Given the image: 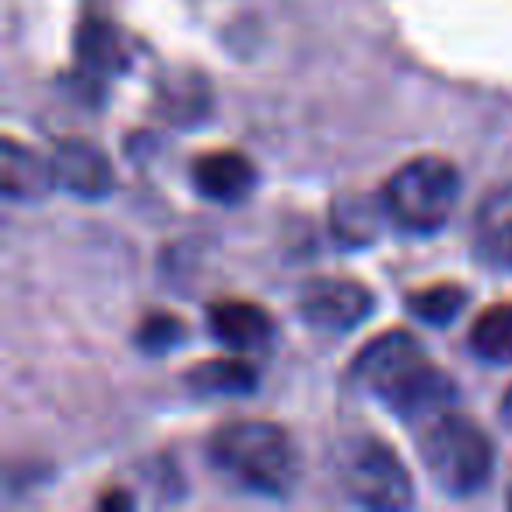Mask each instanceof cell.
Segmentation results:
<instances>
[{
	"label": "cell",
	"instance_id": "18",
	"mask_svg": "<svg viewBox=\"0 0 512 512\" xmlns=\"http://www.w3.org/2000/svg\"><path fill=\"white\" fill-rule=\"evenodd\" d=\"M498 418L505 421V428H512V386H509V390H505L502 404H498Z\"/></svg>",
	"mask_w": 512,
	"mask_h": 512
},
{
	"label": "cell",
	"instance_id": "11",
	"mask_svg": "<svg viewBox=\"0 0 512 512\" xmlns=\"http://www.w3.org/2000/svg\"><path fill=\"white\" fill-rule=\"evenodd\" d=\"M0 186L8 200H39L53 190L50 158H39L15 137H4L0 148Z\"/></svg>",
	"mask_w": 512,
	"mask_h": 512
},
{
	"label": "cell",
	"instance_id": "9",
	"mask_svg": "<svg viewBox=\"0 0 512 512\" xmlns=\"http://www.w3.org/2000/svg\"><path fill=\"white\" fill-rule=\"evenodd\" d=\"M474 253L491 271H512V186L491 190L477 207Z\"/></svg>",
	"mask_w": 512,
	"mask_h": 512
},
{
	"label": "cell",
	"instance_id": "7",
	"mask_svg": "<svg viewBox=\"0 0 512 512\" xmlns=\"http://www.w3.org/2000/svg\"><path fill=\"white\" fill-rule=\"evenodd\" d=\"M50 169L53 186L81 200H102L116 186L113 165L102 155V148H95L92 141H81V137H67L53 148Z\"/></svg>",
	"mask_w": 512,
	"mask_h": 512
},
{
	"label": "cell",
	"instance_id": "15",
	"mask_svg": "<svg viewBox=\"0 0 512 512\" xmlns=\"http://www.w3.org/2000/svg\"><path fill=\"white\" fill-rule=\"evenodd\" d=\"M78 57L88 71H99V74L123 71L130 60L127 39L109 22H85L78 32Z\"/></svg>",
	"mask_w": 512,
	"mask_h": 512
},
{
	"label": "cell",
	"instance_id": "13",
	"mask_svg": "<svg viewBox=\"0 0 512 512\" xmlns=\"http://www.w3.org/2000/svg\"><path fill=\"white\" fill-rule=\"evenodd\" d=\"M186 390L197 397H242L256 390V369L242 358H211V362L193 365L183 376Z\"/></svg>",
	"mask_w": 512,
	"mask_h": 512
},
{
	"label": "cell",
	"instance_id": "6",
	"mask_svg": "<svg viewBox=\"0 0 512 512\" xmlns=\"http://www.w3.org/2000/svg\"><path fill=\"white\" fill-rule=\"evenodd\" d=\"M376 299L365 285L348 278H316L299 292V316L323 334H348L369 320Z\"/></svg>",
	"mask_w": 512,
	"mask_h": 512
},
{
	"label": "cell",
	"instance_id": "19",
	"mask_svg": "<svg viewBox=\"0 0 512 512\" xmlns=\"http://www.w3.org/2000/svg\"><path fill=\"white\" fill-rule=\"evenodd\" d=\"M509 505H512V491H509Z\"/></svg>",
	"mask_w": 512,
	"mask_h": 512
},
{
	"label": "cell",
	"instance_id": "5",
	"mask_svg": "<svg viewBox=\"0 0 512 512\" xmlns=\"http://www.w3.org/2000/svg\"><path fill=\"white\" fill-rule=\"evenodd\" d=\"M341 484L362 509L400 512L414 505V484L404 460L383 439L358 435L341 453Z\"/></svg>",
	"mask_w": 512,
	"mask_h": 512
},
{
	"label": "cell",
	"instance_id": "3",
	"mask_svg": "<svg viewBox=\"0 0 512 512\" xmlns=\"http://www.w3.org/2000/svg\"><path fill=\"white\" fill-rule=\"evenodd\" d=\"M418 453L428 481L449 498L477 495L495 470V446L488 432L477 421L453 411L435 414L421 425Z\"/></svg>",
	"mask_w": 512,
	"mask_h": 512
},
{
	"label": "cell",
	"instance_id": "12",
	"mask_svg": "<svg viewBox=\"0 0 512 512\" xmlns=\"http://www.w3.org/2000/svg\"><path fill=\"white\" fill-rule=\"evenodd\" d=\"M383 221H390V214H386L379 193L376 197L344 193V197H337L334 207H330V225H334V235L344 246H369V242H376Z\"/></svg>",
	"mask_w": 512,
	"mask_h": 512
},
{
	"label": "cell",
	"instance_id": "17",
	"mask_svg": "<svg viewBox=\"0 0 512 512\" xmlns=\"http://www.w3.org/2000/svg\"><path fill=\"white\" fill-rule=\"evenodd\" d=\"M186 341V327L179 316L172 313H155L141 323L137 330V348L148 351V355H165V351L179 348Z\"/></svg>",
	"mask_w": 512,
	"mask_h": 512
},
{
	"label": "cell",
	"instance_id": "2",
	"mask_svg": "<svg viewBox=\"0 0 512 512\" xmlns=\"http://www.w3.org/2000/svg\"><path fill=\"white\" fill-rule=\"evenodd\" d=\"M207 463L214 474L264 498L292 495L299 481V449L281 425L271 421H228L207 439Z\"/></svg>",
	"mask_w": 512,
	"mask_h": 512
},
{
	"label": "cell",
	"instance_id": "1",
	"mask_svg": "<svg viewBox=\"0 0 512 512\" xmlns=\"http://www.w3.org/2000/svg\"><path fill=\"white\" fill-rule=\"evenodd\" d=\"M351 372L372 397H379L404 421L425 425L428 418L449 411L456 397L453 379L428 358L418 337L407 330H390V334L369 341L358 351Z\"/></svg>",
	"mask_w": 512,
	"mask_h": 512
},
{
	"label": "cell",
	"instance_id": "16",
	"mask_svg": "<svg viewBox=\"0 0 512 512\" xmlns=\"http://www.w3.org/2000/svg\"><path fill=\"white\" fill-rule=\"evenodd\" d=\"M467 302H470L467 288L432 285V288H425V292L407 295V313H411L414 320L428 323V327H449V323L467 309Z\"/></svg>",
	"mask_w": 512,
	"mask_h": 512
},
{
	"label": "cell",
	"instance_id": "14",
	"mask_svg": "<svg viewBox=\"0 0 512 512\" xmlns=\"http://www.w3.org/2000/svg\"><path fill=\"white\" fill-rule=\"evenodd\" d=\"M470 351L488 365H512V302L488 306L470 327Z\"/></svg>",
	"mask_w": 512,
	"mask_h": 512
},
{
	"label": "cell",
	"instance_id": "10",
	"mask_svg": "<svg viewBox=\"0 0 512 512\" xmlns=\"http://www.w3.org/2000/svg\"><path fill=\"white\" fill-rule=\"evenodd\" d=\"M193 186L214 204H239L253 193L256 169L239 151H211L193 162Z\"/></svg>",
	"mask_w": 512,
	"mask_h": 512
},
{
	"label": "cell",
	"instance_id": "4",
	"mask_svg": "<svg viewBox=\"0 0 512 512\" xmlns=\"http://www.w3.org/2000/svg\"><path fill=\"white\" fill-rule=\"evenodd\" d=\"M460 190L463 183L453 162L439 155H421L400 165L386 179L379 197H383V207L393 225L428 235L439 232L453 218L456 204H460Z\"/></svg>",
	"mask_w": 512,
	"mask_h": 512
},
{
	"label": "cell",
	"instance_id": "8",
	"mask_svg": "<svg viewBox=\"0 0 512 512\" xmlns=\"http://www.w3.org/2000/svg\"><path fill=\"white\" fill-rule=\"evenodd\" d=\"M207 330L218 344H225L228 351H267L274 341V320L267 316V309L253 306V302H214L207 309Z\"/></svg>",
	"mask_w": 512,
	"mask_h": 512
}]
</instances>
